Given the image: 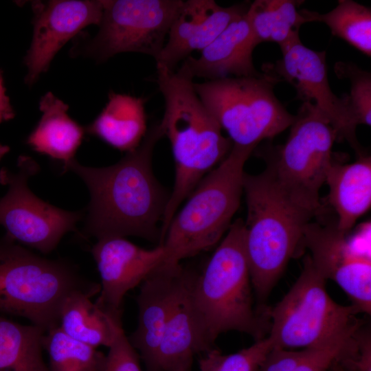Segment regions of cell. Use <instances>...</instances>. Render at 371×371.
Wrapping results in <instances>:
<instances>
[{"label":"cell","mask_w":371,"mask_h":371,"mask_svg":"<svg viewBox=\"0 0 371 371\" xmlns=\"http://www.w3.org/2000/svg\"><path fill=\"white\" fill-rule=\"evenodd\" d=\"M163 137L158 122L148 128L138 147L113 165L89 167L74 159L63 168L79 176L90 193L82 236L98 240L133 236L159 245L170 192L155 177L152 159Z\"/></svg>","instance_id":"1"},{"label":"cell","mask_w":371,"mask_h":371,"mask_svg":"<svg viewBox=\"0 0 371 371\" xmlns=\"http://www.w3.org/2000/svg\"><path fill=\"white\" fill-rule=\"evenodd\" d=\"M156 65L157 82L165 100L159 124L170 140L175 165L174 186L161 224L164 238L180 205L233 144L195 92L193 79Z\"/></svg>","instance_id":"2"},{"label":"cell","mask_w":371,"mask_h":371,"mask_svg":"<svg viewBox=\"0 0 371 371\" xmlns=\"http://www.w3.org/2000/svg\"><path fill=\"white\" fill-rule=\"evenodd\" d=\"M244 221L230 225L202 273L194 272L191 297L203 353L228 331L245 333L255 341L269 334L267 308L254 306L245 243Z\"/></svg>","instance_id":"3"},{"label":"cell","mask_w":371,"mask_h":371,"mask_svg":"<svg viewBox=\"0 0 371 371\" xmlns=\"http://www.w3.org/2000/svg\"><path fill=\"white\" fill-rule=\"evenodd\" d=\"M247 203L244 243L259 308L302 245L304 229L316 215L295 201L267 168L243 176Z\"/></svg>","instance_id":"4"},{"label":"cell","mask_w":371,"mask_h":371,"mask_svg":"<svg viewBox=\"0 0 371 371\" xmlns=\"http://www.w3.org/2000/svg\"><path fill=\"white\" fill-rule=\"evenodd\" d=\"M254 150L232 146L219 165L199 181L170 221L160 245L161 264H179L219 243L239 207L244 166Z\"/></svg>","instance_id":"5"},{"label":"cell","mask_w":371,"mask_h":371,"mask_svg":"<svg viewBox=\"0 0 371 371\" xmlns=\"http://www.w3.org/2000/svg\"><path fill=\"white\" fill-rule=\"evenodd\" d=\"M100 290L69 262L41 257L7 235L0 240V312L26 318L47 332L59 326L69 294L95 295Z\"/></svg>","instance_id":"6"},{"label":"cell","mask_w":371,"mask_h":371,"mask_svg":"<svg viewBox=\"0 0 371 371\" xmlns=\"http://www.w3.org/2000/svg\"><path fill=\"white\" fill-rule=\"evenodd\" d=\"M326 280L316 271L308 254L301 273L284 297L267 309V337L275 349H304L323 344L359 329L361 311L354 304L335 302L327 293Z\"/></svg>","instance_id":"7"},{"label":"cell","mask_w":371,"mask_h":371,"mask_svg":"<svg viewBox=\"0 0 371 371\" xmlns=\"http://www.w3.org/2000/svg\"><path fill=\"white\" fill-rule=\"evenodd\" d=\"M276 84L262 73L193 82V87L233 146L255 149L289 128L296 118L277 98Z\"/></svg>","instance_id":"8"},{"label":"cell","mask_w":371,"mask_h":371,"mask_svg":"<svg viewBox=\"0 0 371 371\" xmlns=\"http://www.w3.org/2000/svg\"><path fill=\"white\" fill-rule=\"evenodd\" d=\"M286 142L270 150L267 163L280 186L297 203L318 214L319 191L333 160L336 132L317 108L302 102Z\"/></svg>","instance_id":"9"},{"label":"cell","mask_w":371,"mask_h":371,"mask_svg":"<svg viewBox=\"0 0 371 371\" xmlns=\"http://www.w3.org/2000/svg\"><path fill=\"white\" fill-rule=\"evenodd\" d=\"M182 0H102L96 35L82 54L104 62L124 52H137L156 60Z\"/></svg>","instance_id":"10"},{"label":"cell","mask_w":371,"mask_h":371,"mask_svg":"<svg viewBox=\"0 0 371 371\" xmlns=\"http://www.w3.org/2000/svg\"><path fill=\"white\" fill-rule=\"evenodd\" d=\"M39 170L37 162L27 155L19 157L16 172L0 170V183L8 187L0 199V225L14 241L49 254L66 233L77 232L82 213L60 209L37 197L27 181Z\"/></svg>","instance_id":"11"},{"label":"cell","mask_w":371,"mask_h":371,"mask_svg":"<svg viewBox=\"0 0 371 371\" xmlns=\"http://www.w3.org/2000/svg\"><path fill=\"white\" fill-rule=\"evenodd\" d=\"M282 57L264 65L263 73L276 83L284 80L296 90V99L313 104L336 132L337 140L347 141L359 156L362 148L357 138V124L347 95L339 98L327 76L325 51L308 48L297 36L280 47Z\"/></svg>","instance_id":"12"},{"label":"cell","mask_w":371,"mask_h":371,"mask_svg":"<svg viewBox=\"0 0 371 371\" xmlns=\"http://www.w3.org/2000/svg\"><path fill=\"white\" fill-rule=\"evenodd\" d=\"M348 233L337 223L309 222L304 232L302 245L318 273L336 282L361 313L371 312V262L370 255L357 250Z\"/></svg>","instance_id":"13"},{"label":"cell","mask_w":371,"mask_h":371,"mask_svg":"<svg viewBox=\"0 0 371 371\" xmlns=\"http://www.w3.org/2000/svg\"><path fill=\"white\" fill-rule=\"evenodd\" d=\"M33 34L24 63L25 82L32 85L47 71L58 51L81 30L99 25L102 0H50L32 1Z\"/></svg>","instance_id":"14"},{"label":"cell","mask_w":371,"mask_h":371,"mask_svg":"<svg viewBox=\"0 0 371 371\" xmlns=\"http://www.w3.org/2000/svg\"><path fill=\"white\" fill-rule=\"evenodd\" d=\"M91 253L101 280L100 295L95 303L121 320L124 297L161 263L163 247L148 249L123 237H109L98 240Z\"/></svg>","instance_id":"15"},{"label":"cell","mask_w":371,"mask_h":371,"mask_svg":"<svg viewBox=\"0 0 371 371\" xmlns=\"http://www.w3.org/2000/svg\"><path fill=\"white\" fill-rule=\"evenodd\" d=\"M188 271L180 263L160 264L141 284L136 299L137 326L128 338L146 371H155L157 351Z\"/></svg>","instance_id":"16"},{"label":"cell","mask_w":371,"mask_h":371,"mask_svg":"<svg viewBox=\"0 0 371 371\" xmlns=\"http://www.w3.org/2000/svg\"><path fill=\"white\" fill-rule=\"evenodd\" d=\"M249 5L222 7L214 0L183 1L156 64L174 70L192 52L202 51L209 45L232 21L245 14Z\"/></svg>","instance_id":"17"},{"label":"cell","mask_w":371,"mask_h":371,"mask_svg":"<svg viewBox=\"0 0 371 371\" xmlns=\"http://www.w3.org/2000/svg\"><path fill=\"white\" fill-rule=\"evenodd\" d=\"M246 12L232 21L198 58L188 57L177 72L213 80L229 77L258 76L253 52L259 44Z\"/></svg>","instance_id":"18"},{"label":"cell","mask_w":371,"mask_h":371,"mask_svg":"<svg viewBox=\"0 0 371 371\" xmlns=\"http://www.w3.org/2000/svg\"><path fill=\"white\" fill-rule=\"evenodd\" d=\"M194 273L188 269L157 351L155 371H191L194 357L203 353L190 291Z\"/></svg>","instance_id":"19"},{"label":"cell","mask_w":371,"mask_h":371,"mask_svg":"<svg viewBox=\"0 0 371 371\" xmlns=\"http://www.w3.org/2000/svg\"><path fill=\"white\" fill-rule=\"evenodd\" d=\"M328 201L337 215V228L348 233L371 205V158L359 156L351 164L333 161L326 177Z\"/></svg>","instance_id":"20"},{"label":"cell","mask_w":371,"mask_h":371,"mask_svg":"<svg viewBox=\"0 0 371 371\" xmlns=\"http://www.w3.org/2000/svg\"><path fill=\"white\" fill-rule=\"evenodd\" d=\"M69 106L49 91L39 101L42 115L26 139L34 151L58 160L63 168L74 159L85 128L67 113Z\"/></svg>","instance_id":"21"},{"label":"cell","mask_w":371,"mask_h":371,"mask_svg":"<svg viewBox=\"0 0 371 371\" xmlns=\"http://www.w3.org/2000/svg\"><path fill=\"white\" fill-rule=\"evenodd\" d=\"M144 103L143 98L111 91L106 105L85 132L119 150H133L148 130Z\"/></svg>","instance_id":"22"},{"label":"cell","mask_w":371,"mask_h":371,"mask_svg":"<svg viewBox=\"0 0 371 371\" xmlns=\"http://www.w3.org/2000/svg\"><path fill=\"white\" fill-rule=\"evenodd\" d=\"M93 295L75 291L64 300L59 326L70 337L94 348L109 347L121 320L114 319L91 300Z\"/></svg>","instance_id":"23"},{"label":"cell","mask_w":371,"mask_h":371,"mask_svg":"<svg viewBox=\"0 0 371 371\" xmlns=\"http://www.w3.org/2000/svg\"><path fill=\"white\" fill-rule=\"evenodd\" d=\"M45 333L0 316V371H49L43 357Z\"/></svg>","instance_id":"24"},{"label":"cell","mask_w":371,"mask_h":371,"mask_svg":"<svg viewBox=\"0 0 371 371\" xmlns=\"http://www.w3.org/2000/svg\"><path fill=\"white\" fill-rule=\"evenodd\" d=\"M303 1L256 0L249 4L246 14L258 43H276L282 46L299 36L306 23L298 9Z\"/></svg>","instance_id":"25"},{"label":"cell","mask_w":371,"mask_h":371,"mask_svg":"<svg viewBox=\"0 0 371 371\" xmlns=\"http://www.w3.org/2000/svg\"><path fill=\"white\" fill-rule=\"evenodd\" d=\"M306 23H325L331 34L367 56H371V9L352 0H339L326 13L300 9Z\"/></svg>","instance_id":"26"},{"label":"cell","mask_w":371,"mask_h":371,"mask_svg":"<svg viewBox=\"0 0 371 371\" xmlns=\"http://www.w3.org/2000/svg\"><path fill=\"white\" fill-rule=\"evenodd\" d=\"M43 348L49 355V371H100L105 355L65 334L59 326L47 330Z\"/></svg>","instance_id":"27"},{"label":"cell","mask_w":371,"mask_h":371,"mask_svg":"<svg viewBox=\"0 0 371 371\" xmlns=\"http://www.w3.org/2000/svg\"><path fill=\"white\" fill-rule=\"evenodd\" d=\"M272 348L268 337L232 354H223L214 347L199 359V371H259Z\"/></svg>","instance_id":"28"},{"label":"cell","mask_w":371,"mask_h":371,"mask_svg":"<svg viewBox=\"0 0 371 371\" xmlns=\"http://www.w3.org/2000/svg\"><path fill=\"white\" fill-rule=\"evenodd\" d=\"M335 71L350 82L349 105L357 125H371V75L352 63H337Z\"/></svg>","instance_id":"29"},{"label":"cell","mask_w":371,"mask_h":371,"mask_svg":"<svg viewBox=\"0 0 371 371\" xmlns=\"http://www.w3.org/2000/svg\"><path fill=\"white\" fill-rule=\"evenodd\" d=\"M139 359L121 326L109 347L100 371H143Z\"/></svg>","instance_id":"30"},{"label":"cell","mask_w":371,"mask_h":371,"mask_svg":"<svg viewBox=\"0 0 371 371\" xmlns=\"http://www.w3.org/2000/svg\"><path fill=\"white\" fill-rule=\"evenodd\" d=\"M306 348L301 350L272 348L259 371H294L306 357Z\"/></svg>","instance_id":"31"},{"label":"cell","mask_w":371,"mask_h":371,"mask_svg":"<svg viewBox=\"0 0 371 371\" xmlns=\"http://www.w3.org/2000/svg\"><path fill=\"white\" fill-rule=\"evenodd\" d=\"M15 116L8 96L5 94L3 80L0 71V124L13 119Z\"/></svg>","instance_id":"32"},{"label":"cell","mask_w":371,"mask_h":371,"mask_svg":"<svg viewBox=\"0 0 371 371\" xmlns=\"http://www.w3.org/2000/svg\"><path fill=\"white\" fill-rule=\"evenodd\" d=\"M10 151V147L0 144V161Z\"/></svg>","instance_id":"33"}]
</instances>
